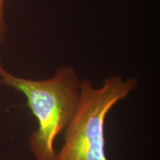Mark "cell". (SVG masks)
<instances>
[{
    "instance_id": "7a4b0ae2",
    "label": "cell",
    "mask_w": 160,
    "mask_h": 160,
    "mask_svg": "<svg viewBox=\"0 0 160 160\" xmlns=\"http://www.w3.org/2000/svg\"><path fill=\"white\" fill-rule=\"evenodd\" d=\"M137 85L136 77L117 74L106 77L99 87H95L88 79L82 80L79 102L63 133L64 142L56 152V160H108L105 151L106 118Z\"/></svg>"
},
{
    "instance_id": "277c9868",
    "label": "cell",
    "mask_w": 160,
    "mask_h": 160,
    "mask_svg": "<svg viewBox=\"0 0 160 160\" xmlns=\"http://www.w3.org/2000/svg\"><path fill=\"white\" fill-rule=\"evenodd\" d=\"M3 65H2V59H1V57H0V71H1V70L3 68ZM2 80H1V77H0V85H2Z\"/></svg>"
},
{
    "instance_id": "3957f363",
    "label": "cell",
    "mask_w": 160,
    "mask_h": 160,
    "mask_svg": "<svg viewBox=\"0 0 160 160\" xmlns=\"http://www.w3.org/2000/svg\"><path fill=\"white\" fill-rule=\"evenodd\" d=\"M7 32L5 21V0H0V45L5 42Z\"/></svg>"
},
{
    "instance_id": "6da1fadb",
    "label": "cell",
    "mask_w": 160,
    "mask_h": 160,
    "mask_svg": "<svg viewBox=\"0 0 160 160\" xmlns=\"http://www.w3.org/2000/svg\"><path fill=\"white\" fill-rule=\"evenodd\" d=\"M2 83L26 98L27 106L37 121L31 133L29 149L35 160H56L54 143L73 117L80 97L81 81L69 65H60L52 77L31 79L0 71Z\"/></svg>"
}]
</instances>
